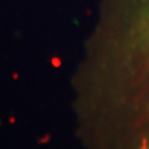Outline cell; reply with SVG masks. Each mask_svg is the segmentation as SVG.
Here are the masks:
<instances>
[{
    "label": "cell",
    "instance_id": "obj_1",
    "mask_svg": "<svg viewBox=\"0 0 149 149\" xmlns=\"http://www.w3.org/2000/svg\"><path fill=\"white\" fill-rule=\"evenodd\" d=\"M133 34L132 149H149V0H139Z\"/></svg>",
    "mask_w": 149,
    "mask_h": 149
}]
</instances>
